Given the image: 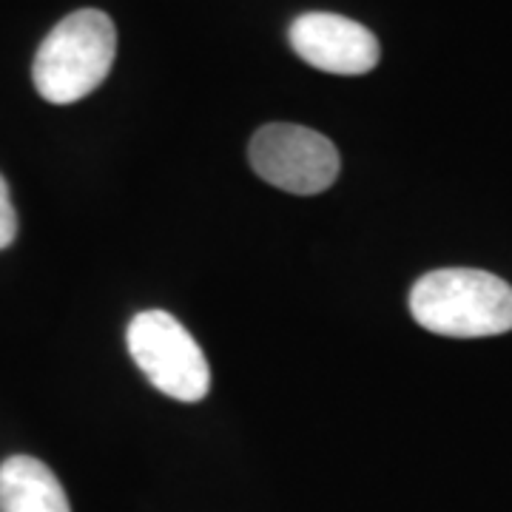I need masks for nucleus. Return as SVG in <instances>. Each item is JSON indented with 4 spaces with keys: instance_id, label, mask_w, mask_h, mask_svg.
I'll list each match as a JSON object with an SVG mask.
<instances>
[{
    "instance_id": "obj_3",
    "label": "nucleus",
    "mask_w": 512,
    "mask_h": 512,
    "mask_svg": "<svg viewBox=\"0 0 512 512\" xmlns=\"http://www.w3.org/2000/svg\"><path fill=\"white\" fill-rule=\"evenodd\" d=\"M126 345L148 382L177 402H202L211 390V367L197 339L165 311H143L131 319Z\"/></svg>"
},
{
    "instance_id": "obj_5",
    "label": "nucleus",
    "mask_w": 512,
    "mask_h": 512,
    "mask_svg": "<svg viewBox=\"0 0 512 512\" xmlns=\"http://www.w3.org/2000/svg\"><path fill=\"white\" fill-rule=\"evenodd\" d=\"M291 49L308 66L328 74H367L379 66V40L356 20L333 12H308L288 29Z\"/></svg>"
},
{
    "instance_id": "obj_7",
    "label": "nucleus",
    "mask_w": 512,
    "mask_h": 512,
    "mask_svg": "<svg viewBox=\"0 0 512 512\" xmlns=\"http://www.w3.org/2000/svg\"><path fill=\"white\" fill-rule=\"evenodd\" d=\"M18 237V217L12 208V197H9V185L0 174V251L9 248Z\"/></svg>"
},
{
    "instance_id": "obj_2",
    "label": "nucleus",
    "mask_w": 512,
    "mask_h": 512,
    "mask_svg": "<svg viewBox=\"0 0 512 512\" xmlns=\"http://www.w3.org/2000/svg\"><path fill=\"white\" fill-rule=\"evenodd\" d=\"M117 55V29L106 12L80 9L63 18L37 49L32 80L55 106L77 103L109 77Z\"/></svg>"
},
{
    "instance_id": "obj_4",
    "label": "nucleus",
    "mask_w": 512,
    "mask_h": 512,
    "mask_svg": "<svg viewBox=\"0 0 512 512\" xmlns=\"http://www.w3.org/2000/svg\"><path fill=\"white\" fill-rule=\"evenodd\" d=\"M248 160L256 177L288 194H322L339 177V151L325 134L293 123H271L254 134Z\"/></svg>"
},
{
    "instance_id": "obj_1",
    "label": "nucleus",
    "mask_w": 512,
    "mask_h": 512,
    "mask_svg": "<svg viewBox=\"0 0 512 512\" xmlns=\"http://www.w3.org/2000/svg\"><path fill=\"white\" fill-rule=\"evenodd\" d=\"M410 313L421 328L439 336H498L512 330V288L487 271L444 268L413 285Z\"/></svg>"
},
{
    "instance_id": "obj_6",
    "label": "nucleus",
    "mask_w": 512,
    "mask_h": 512,
    "mask_svg": "<svg viewBox=\"0 0 512 512\" xmlns=\"http://www.w3.org/2000/svg\"><path fill=\"white\" fill-rule=\"evenodd\" d=\"M0 512H72L57 476L32 456L0 464Z\"/></svg>"
}]
</instances>
